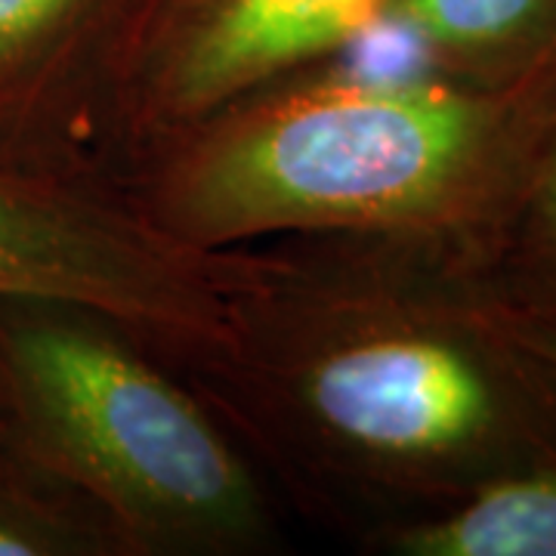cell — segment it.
<instances>
[{
	"mask_svg": "<svg viewBox=\"0 0 556 556\" xmlns=\"http://www.w3.org/2000/svg\"><path fill=\"white\" fill-rule=\"evenodd\" d=\"M239 251L226 343L179 375L285 510L365 547L556 470V375L495 269L343 236Z\"/></svg>",
	"mask_w": 556,
	"mask_h": 556,
	"instance_id": "6da1fadb",
	"label": "cell"
},
{
	"mask_svg": "<svg viewBox=\"0 0 556 556\" xmlns=\"http://www.w3.org/2000/svg\"><path fill=\"white\" fill-rule=\"evenodd\" d=\"M495 278L519 313L556 318V137L504 241Z\"/></svg>",
	"mask_w": 556,
	"mask_h": 556,
	"instance_id": "30bf717a",
	"label": "cell"
},
{
	"mask_svg": "<svg viewBox=\"0 0 556 556\" xmlns=\"http://www.w3.org/2000/svg\"><path fill=\"white\" fill-rule=\"evenodd\" d=\"M161 0H0V155L93 164L90 137Z\"/></svg>",
	"mask_w": 556,
	"mask_h": 556,
	"instance_id": "8992f818",
	"label": "cell"
},
{
	"mask_svg": "<svg viewBox=\"0 0 556 556\" xmlns=\"http://www.w3.org/2000/svg\"><path fill=\"white\" fill-rule=\"evenodd\" d=\"M0 439L112 517L130 556H260L285 507L174 365L97 309L0 300Z\"/></svg>",
	"mask_w": 556,
	"mask_h": 556,
	"instance_id": "3957f363",
	"label": "cell"
},
{
	"mask_svg": "<svg viewBox=\"0 0 556 556\" xmlns=\"http://www.w3.org/2000/svg\"><path fill=\"white\" fill-rule=\"evenodd\" d=\"M417 62L470 84H507L556 56V0H390Z\"/></svg>",
	"mask_w": 556,
	"mask_h": 556,
	"instance_id": "52a82bcc",
	"label": "cell"
},
{
	"mask_svg": "<svg viewBox=\"0 0 556 556\" xmlns=\"http://www.w3.org/2000/svg\"><path fill=\"white\" fill-rule=\"evenodd\" d=\"M556 137V56L507 84L331 60L223 105L112 177L201 251L380 239L495 269Z\"/></svg>",
	"mask_w": 556,
	"mask_h": 556,
	"instance_id": "7a4b0ae2",
	"label": "cell"
},
{
	"mask_svg": "<svg viewBox=\"0 0 556 556\" xmlns=\"http://www.w3.org/2000/svg\"><path fill=\"white\" fill-rule=\"evenodd\" d=\"M0 556H130L90 495L0 439Z\"/></svg>",
	"mask_w": 556,
	"mask_h": 556,
	"instance_id": "9c48e42d",
	"label": "cell"
},
{
	"mask_svg": "<svg viewBox=\"0 0 556 556\" xmlns=\"http://www.w3.org/2000/svg\"><path fill=\"white\" fill-rule=\"evenodd\" d=\"M362 551L390 556H556V470L501 477Z\"/></svg>",
	"mask_w": 556,
	"mask_h": 556,
	"instance_id": "ba28073f",
	"label": "cell"
},
{
	"mask_svg": "<svg viewBox=\"0 0 556 556\" xmlns=\"http://www.w3.org/2000/svg\"><path fill=\"white\" fill-rule=\"evenodd\" d=\"M507 303H510V300H507ZM510 309H514V318H517L519 334L526 338V343L535 350L538 356L551 365V371L556 375V318H541L529 316V313H519L514 303H510Z\"/></svg>",
	"mask_w": 556,
	"mask_h": 556,
	"instance_id": "8fae6325",
	"label": "cell"
},
{
	"mask_svg": "<svg viewBox=\"0 0 556 556\" xmlns=\"http://www.w3.org/2000/svg\"><path fill=\"white\" fill-rule=\"evenodd\" d=\"M239 263L167 236L97 164L0 155V300L97 309L182 371L226 343Z\"/></svg>",
	"mask_w": 556,
	"mask_h": 556,
	"instance_id": "277c9868",
	"label": "cell"
},
{
	"mask_svg": "<svg viewBox=\"0 0 556 556\" xmlns=\"http://www.w3.org/2000/svg\"><path fill=\"white\" fill-rule=\"evenodd\" d=\"M390 0H161L102 105L90 161L115 174L223 105L340 60Z\"/></svg>",
	"mask_w": 556,
	"mask_h": 556,
	"instance_id": "5b68a950",
	"label": "cell"
}]
</instances>
